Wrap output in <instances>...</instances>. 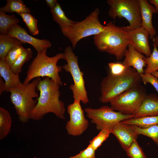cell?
I'll list each match as a JSON object with an SVG mask.
<instances>
[{
    "label": "cell",
    "mask_w": 158,
    "mask_h": 158,
    "mask_svg": "<svg viewBox=\"0 0 158 158\" xmlns=\"http://www.w3.org/2000/svg\"><path fill=\"white\" fill-rule=\"evenodd\" d=\"M60 85L48 77L40 80L36 90L39 91V97L30 118L35 121L42 119L49 113L54 114L57 117L65 119L66 109L64 103L60 99Z\"/></svg>",
    "instance_id": "cell-1"
},
{
    "label": "cell",
    "mask_w": 158,
    "mask_h": 158,
    "mask_svg": "<svg viewBox=\"0 0 158 158\" xmlns=\"http://www.w3.org/2000/svg\"><path fill=\"white\" fill-rule=\"evenodd\" d=\"M93 39L94 44L98 50L115 56L117 60L124 56L130 43L127 32L111 21L107 24L102 32L94 36Z\"/></svg>",
    "instance_id": "cell-2"
},
{
    "label": "cell",
    "mask_w": 158,
    "mask_h": 158,
    "mask_svg": "<svg viewBox=\"0 0 158 158\" xmlns=\"http://www.w3.org/2000/svg\"><path fill=\"white\" fill-rule=\"evenodd\" d=\"M141 81L140 74L132 67L128 68L121 75L114 76L109 73L101 83L99 100L104 103L110 102L118 95L139 85Z\"/></svg>",
    "instance_id": "cell-3"
},
{
    "label": "cell",
    "mask_w": 158,
    "mask_h": 158,
    "mask_svg": "<svg viewBox=\"0 0 158 158\" xmlns=\"http://www.w3.org/2000/svg\"><path fill=\"white\" fill-rule=\"evenodd\" d=\"M47 49L37 52L36 56L28 67L27 75L23 83H30L33 79L40 77H48L60 86L63 85L59 73L62 67L57 64L58 61L64 59V53H59L50 57L46 54Z\"/></svg>",
    "instance_id": "cell-4"
},
{
    "label": "cell",
    "mask_w": 158,
    "mask_h": 158,
    "mask_svg": "<svg viewBox=\"0 0 158 158\" xmlns=\"http://www.w3.org/2000/svg\"><path fill=\"white\" fill-rule=\"evenodd\" d=\"M39 80L40 78H35L27 84L22 83L9 91L10 100L19 121L23 123L30 119L31 113L37 102L39 95L36 90Z\"/></svg>",
    "instance_id": "cell-5"
},
{
    "label": "cell",
    "mask_w": 158,
    "mask_h": 158,
    "mask_svg": "<svg viewBox=\"0 0 158 158\" xmlns=\"http://www.w3.org/2000/svg\"><path fill=\"white\" fill-rule=\"evenodd\" d=\"M100 11L95 8L83 20L75 23L68 28L61 30L63 35L70 40L73 49L81 39L95 35L102 32L105 26L102 25L99 18Z\"/></svg>",
    "instance_id": "cell-6"
},
{
    "label": "cell",
    "mask_w": 158,
    "mask_h": 158,
    "mask_svg": "<svg viewBox=\"0 0 158 158\" xmlns=\"http://www.w3.org/2000/svg\"><path fill=\"white\" fill-rule=\"evenodd\" d=\"M110 8L109 16L114 20L116 17L123 18L129 25L121 27L126 32L141 27V18L139 0H107Z\"/></svg>",
    "instance_id": "cell-7"
},
{
    "label": "cell",
    "mask_w": 158,
    "mask_h": 158,
    "mask_svg": "<svg viewBox=\"0 0 158 158\" xmlns=\"http://www.w3.org/2000/svg\"><path fill=\"white\" fill-rule=\"evenodd\" d=\"M64 54V59L67 63L62 67L66 71L70 73L72 77L74 83L69 88L72 91L73 97L74 99L79 100L86 104L89 101L85 86L84 73L79 67L78 57L75 55L72 48L70 46L65 48Z\"/></svg>",
    "instance_id": "cell-8"
},
{
    "label": "cell",
    "mask_w": 158,
    "mask_h": 158,
    "mask_svg": "<svg viewBox=\"0 0 158 158\" xmlns=\"http://www.w3.org/2000/svg\"><path fill=\"white\" fill-rule=\"evenodd\" d=\"M146 95L139 85L118 95L110 102L114 110L127 115L136 114Z\"/></svg>",
    "instance_id": "cell-9"
},
{
    "label": "cell",
    "mask_w": 158,
    "mask_h": 158,
    "mask_svg": "<svg viewBox=\"0 0 158 158\" xmlns=\"http://www.w3.org/2000/svg\"><path fill=\"white\" fill-rule=\"evenodd\" d=\"M87 116L95 124L97 129L101 130L104 129L110 130L117 123L134 117L133 115L123 114L115 111L111 107L103 106L94 109L87 108L84 109Z\"/></svg>",
    "instance_id": "cell-10"
},
{
    "label": "cell",
    "mask_w": 158,
    "mask_h": 158,
    "mask_svg": "<svg viewBox=\"0 0 158 158\" xmlns=\"http://www.w3.org/2000/svg\"><path fill=\"white\" fill-rule=\"evenodd\" d=\"M80 102L74 99L73 103L67 107V111L70 119L66 123V128L68 134L70 135H80L88 127L89 122L85 118Z\"/></svg>",
    "instance_id": "cell-11"
},
{
    "label": "cell",
    "mask_w": 158,
    "mask_h": 158,
    "mask_svg": "<svg viewBox=\"0 0 158 158\" xmlns=\"http://www.w3.org/2000/svg\"><path fill=\"white\" fill-rule=\"evenodd\" d=\"M8 36L16 38L32 46L37 52L50 48L51 42L46 39H39L29 35L25 29L18 24L12 26L8 30Z\"/></svg>",
    "instance_id": "cell-12"
},
{
    "label": "cell",
    "mask_w": 158,
    "mask_h": 158,
    "mask_svg": "<svg viewBox=\"0 0 158 158\" xmlns=\"http://www.w3.org/2000/svg\"><path fill=\"white\" fill-rule=\"evenodd\" d=\"M110 131L126 151L132 143L137 140L138 135L132 125L125 124L121 122L115 124Z\"/></svg>",
    "instance_id": "cell-13"
},
{
    "label": "cell",
    "mask_w": 158,
    "mask_h": 158,
    "mask_svg": "<svg viewBox=\"0 0 158 158\" xmlns=\"http://www.w3.org/2000/svg\"><path fill=\"white\" fill-rule=\"evenodd\" d=\"M0 95L4 92H9L20 85L19 74H14L7 64L5 58L0 59Z\"/></svg>",
    "instance_id": "cell-14"
},
{
    "label": "cell",
    "mask_w": 158,
    "mask_h": 158,
    "mask_svg": "<svg viewBox=\"0 0 158 158\" xmlns=\"http://www.w3.org/2000/svg\"><path fill=\"white\" fill-rule=\"evenodd\" d=\"M127 32L130 43L135 50L146 57L150 56L152 52L149 45L148 32L142 27Z\"/></svg>",
    "instance_id": "cell-15"
},
{
    "label": "cell",
    "mask_w": 158,
    "mask_h": 158,
    "mask_svg": "<svg viewBox=\"0 0 158 158\" xmlns=\"http://www.w3.org/2000/svg\"><path fill=\"white\" fill-rule=\"evenodd\" d=\"M141 18V27L149 34V37L153 39L157 32L152 23V16L157 13L154 6L150 4L146 0H139Z\"/></svg>",
    "instance_id": "cell-16"
},
{
    "label": "cell",
    "mask_w": 158,
    "mask_h": 158,
    "mask_svg": "<svg viewBox=\"0 0 158 158\" xmlns=\"http://www.w3.org/2000/svg\"><path fill=\"white\" fill-rule=\"evenodd\" d=\"M127 47L123 64L127 68L133 67L139 74L144 73V67L146 66L144 60L145 56L136 50L131 43Z\"/></svg>",
    "instance_id": "cell-17"
},
{
    "label": "cell",
    "mask_w": 158,
    "mask_h": 158,
    "mask_svg": "<svg viewBox=\"0 0 158 158\" xmlns=\"http://www.w3.org/2000/svg\"><path fill=\"white\" fill-rule=\"evenodd\" d=\"M158 115V97L155 94L146 95L134 118Z\"/></svg>",
    "instance_id": "cell-18"
},
{
    "label": "cell",
    "mask_w": 158,
    "mask_h": 158,
    "mask_svg": "<svg viewBox=\"0 0 158 158\" xmlns=\"http://www.w3.org/2000/svg\"><path fill=\"white\" fill-rule=\"evenodd\" d=\"M25 44L16 38L0 34V59L5 58L12 48Z\"/></svg>",
    "instance_id": "cell-19"
},
{
    "label": "cell",
    "mask_w": 158,
    "mask_h": 158,
    "mask_svg": "<svg viewBox=\"0 0 158 158\" xmlns=\"http://www.w3.org/2000/svg\"><path fill=\"white\" fill-rule=\"evenodd\" d=\"M50 11L53 20L59 24L61 30L68 28L76 22L66 17L61 5L58 3Z\"/></svg>",
    "instance_id": "cell-20"
},
{
    "label": "cell",
    "mask_w": 158,
    "mask_h": 158,
    "mask_svg": "<svg viewBox=\"0 0 158 158\" xmlns=\"http://www.w3.org/2000/svg\"><path fill=\"white\" fill-rule=\"evenodd\" d=\"M12 119L11 114L6 109L0 107V140L6 137L11 130Z\"/></svg>",
    "instance_id": "cell-21"
},
{
    "label": "cell",
    "mask_w": 158,
    "mask_h": 158,
    "mask_svg": "<svg viewBox=\"0 0 158 158\" xmlns=\"http://www.w3.org/2000/svg\"><path fill=\"white\" fill-rule=\"evenodd\" d=\"M121 122L125 124L146 128L158 125V115L136 118L133 117L123 121Z\"/></svg>",
    "instance_id": "cell-22"
},
{
    "label": "cell",
    "mask_w": 158,
    "mask_h": 158,
    "mask_svg": "<svg viewBox=\"0 0 158 158\" xmlns=\"http://www.w3.org/2000/svg\"><path fill=\"white\" fill-rule=\"evenodd\" d=\"M7 3L4 6L0 8V11L4 12L20 13H30V9L27 7L22 0H7Z\"/></svg>",
    "instance_id": "cell-23"
},
{
    "label": "cell",
    "mask_w": 158,
    "mask_h": 158,
    "mask_svg": "<svg viewBox=\"0 0 158 158\" xmlns=\"http://www.w3.org/2000/svg\"><path fill=\"white\" fill-rule=\"evenodd\" d=\"M19 19L14 14L8 15L0 11V32L3 35L6 34L7 32L13 25L18 24Z\"/></svg>",
    "instance_id": "cell-24"
},
{
    "label": "cell",
    "mask_w": 158,
    "mask_h": 158,
    "mask_svg": "<svg viewBox=\"0 0 158 158\" xmlns=\"http://www.w3.org/2000/svg\"><path fill=\"white\" fill-rule=\"evenodd\" d=\"M33 52L30 48L25 49L14 63L10 67L12 72L16 74L21 73L24 64L32 57Z\"/></svg>",
    "instance_id": "cell-25"
},
{
    "label": "cell",
    "mask_w": 158,
    "mask_h": 158,
    "mask_svg": "<svg viewBox=\"0 0 158 158\" xmlns=\"http://www.w3.org/2000/svg\"><path fill=\"white\" fill-rule=\"evenodd\" d=\"M153 51L150 56L144 58L147 67L144 71V73H150L158 71V50L154 43H153Z\"/></svg>",
    "instance_id": "cell-26"
},
{
    "label": "cell",
    "mask_w": 158,
    "mask_h": 158,
    "mask_svg": "<svg viewBox=\"0 0 158 158\" xmlns=\"http://www.w3.org/2000/svg\"><path fill=\"white\" fill-rule=\"evenodd\" d=\"M132 125L138 135H142L151 138L158 145V125L146 128Z\"/></svg>",
    "instance_id": "cell-27"
},
{
    "label": "cell",
    "mask_w": 158,
    "mask_h": 158,
    "mask_svg": "<svg viewBox=\"0 0 158 158\" xmlns=\"http://www.w3.org/2000/svg\"><path fill=\"white\" fill-rule=\"evenodd\" d=\"M18 14L22 18L30 33L33 35L38 34L37 21L32 15L30 13H20Z\"/></svg>",
    "instance_id": "cell-28"
},
{
    "label": "cell",
    "mask_w": 158,
    "mask_h": 158,
    "mask_svg": "<svg viewBox=\"0 0 158 158\" xmlns=\"http://www.w3.org/2000/svg\"><path fill=\"white\" fill-rule=\"evenodd\" d=\"M110 133L109 129H104L101 130L98 134L90 141L88 145L96 150L108 138Z\"/></svg>",
    "instance_id": "cell-29"
},
{
    "label": "cell",
    "mask_w": 158,
    "mask_h": 158,
    "mask_svg": "<svg viewBox=\"0 0 158 158\" xmlns=\"http://www.w3.org/2000/svg\"><path fill=\"white\" fill-rule=\"evenodd\" d=\"M130 158H147L137 140L134 141L126 151Z\"/></svg>",
    "instance_id": "cell-30"
},
{
    "label": "cell",
    "mask_w": 158,
    "mask_h": 158,
    "mask_svg": "<svg viewBox=\"0 0 158 158\" xmlns=\"http://www.w3.org/2000/svg\"><path fill=\"white\" fill-rule=\"evenodd\" d=\"M25 49L22 45H20L16 46L9 51L5 59L10 67L16 61Z\"/></svg>",
    "instance_id": "cell-31"
},
{
    "label": "cell",
    "mask_w": 158,
    "mask_h": 158,
    "mask_svg": "<svg viewBox=\"0 0 158 158\" xmlns=\"http://www.w3.org/2000/svg\"><path fill=\"white\" fill-rule=\"evenodd\" d=\"M110 70L109 73L114 76L121 75L124 73L127 69L123 63L110 62L108 64Z\"/></svg>",
    "instance_id": "cell-32"
},
{
    "label": "cell",
    "mask_w": 158,
    "mask_h": 158,
    "mask_svg": "<svg viewBox=\"0 0 158 158\" xmlns=\"http://www.w3.org/2000/svg\"><path fill=\"white\" fill-rule=\"evenodd\" d=\"M141 80L145 85L147 83L151 84L158 94V78L153 76L151 74H140Z\"/></svg>",
    "instance_id": "cell-33"
},
{
    "label": "cell",
    "mask_w": 158,
    "mask_h": 158,
    "mask_svg": "<svg viewBox=\"0 0 158 158\" xmlns=\"http://www.w3.org/2000/svg\"><path fill=\"white\" fill-rule=\"evenodd\" d=\"M96 150L88 145L87 148L75 155L68 158H96Z\"/></svg>",
    "instance_id": "cell-34"
},
{
    "label": "cell",
    "mask_w": 158,
    "mask_h": 158,
    "mask_svg": "<svg viewBox=\"0 0 158 158\" xmlns=\"http://www.w3.org/2000/svg\"><path fill=\"white\" fill-rule=\"evenodd\" d=\"M46 2L47 4L50 9L54 8L58 3L56 0H46Z\"/></svg>",
    "instance_id": "cell-35"
},
{
    "label": "cell",
    "mask_w": 158,
    "mask_h": 158,
    "mask_svg": "<svg viewBox=\"0 0 158 158\" xmlns=\"http://www.w3.org/2000/svg\"><path fill=\"white\" fill-rule=\"evenodd\" d=\"M149 2L151 4L153 5L158 14V0H150Z\"/></svg>",
    "instance_id": "cell-36"
},
{
    "label": "cell",
    "mask_w": 158,
    "mask_h": 158,
    "mask_svg": "<svg viewBox=\"0 0 158 158\" xmlns=\"http://www.w3.org/2000/svg\"><path fill=\"white\" fill-rule=\"evenodd\" d=\"M152 41L157 47L158 50V35L152 39Z\"/></svg>",
    "instance_id": "cell-37"
},
{
    "label": "cell",
    "mask_w": 158,
    "mask_h": 158,
    "mask_svg": "<svg viewBox=\"0 0 158 158\" xmlns=\"http://www.w3.org/2000/svg\"><path fill=\"white\" fill-rule=\"evenodd\" d=\"M151 74L158 78V71L152 72L151 73Z\"/></svg>",
    "instance_id": "cell-38"
},
{
    "label": "cell",
    "mask_w": 158,
    "mask_h": 158,
    "mask_svg": "<svg viewBox=\"0 0 158 158\" xmlns=\"http://www.w3.org/2000/svg\"></svg>",
    "instance_id": "cell-39"
}]
</instances>
